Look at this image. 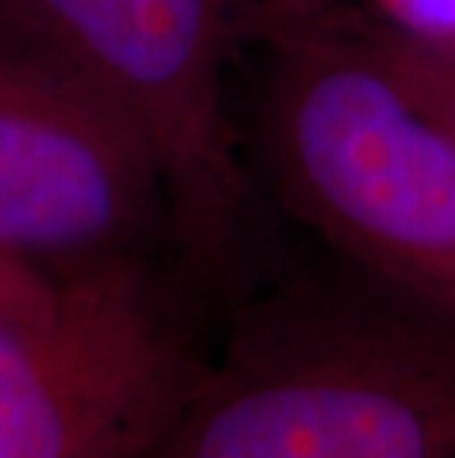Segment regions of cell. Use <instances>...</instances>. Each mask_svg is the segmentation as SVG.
I'll list each match as a JSON object with an SVG mask.
<instances>
[{
  "label": "cell",
  "instance_id": "obj_6",
  "mask_svg": "<svg viewBox=\"0 0 455 458\" xmlns=\"http://www.w3.org/2000/svg\"><path fill=\"white\" fill-rule=\"evenodd\" d=\"M364 15L382 54L420 92V98L455 131V47L429 45L405 36L379 21L370 9H364Z\"/></svg>",
  "mask_w": 455,
  "mask_h": 458
},
{
  "label": "cell",
  "instance_id": "obj_7",
  "mask_svg": "<svg viewBox=\"0 0 455 458\" xmlns=\"http://www.w3.org/2000/svg\"><path fill=\"white\" fill-rule=\"evenodd\" d=\"M370 13L387 27L429 45L455 47V0H373Z\"/></svg>",
  "mask_w": 455,
  "mask_h": 458
},
{
  "label": "cell",
  "instance_id": "obj_8",
  "mask_svg": "<svg viewBox=\"0 0 455 458\" xmlns=\"http://www.w3.org/2000/svg\"><path fill=\"white\" fill-rule=\"evenodd\" d=\"M56 269L60 267H42V263H30L24 258L0 251V308L18 305V301L45 293L56 276Z\"/></svg>",
  "mask_w": 455,
  "mask_h": 458
},
{
  "label": "cell",
  "instance_id": "obj_2",
  "mask_svg": "<svg viewBox=\"0 0 455 458\" xmlns=\"http://www.w3.org/2000/svg\"><path fill=\"white\" fill-rule=\"evenodd\" d=\"M151 458H455V310L332 255L249 301Z\"/></svg>",
  "mask_w": 455,
  "mask_h": 458
},
{
  "label": "cell",
  "instance_id": "obj_1",
  "mask_svg": "<svg viewBox=\"0 0 455 458\" xmlns=\"http://www.w3.org/2000/svg\"><path fill=\"white\" fill-rule=\"evenodd\" d=\"M255 151L334 258L455 310V131L346 0H257Z\"/></svg>",
  "mask_w": 455,
  "mask_h": 458
},
{
  "label": "cell",
  "instance_id": "obj_3",
  "mask_svg": "<svg viewBox=\"0 0 455 458\" xmlns=\"http://www.w3.org/2000/svg\"><path fill=\"white\" fill-rule=\"evenodd\" d=\"M257 0H0V27L110 101L154 151L192 287L243 296L260 190L231 110Z\"/></svg>",
  "mask_w": 455,
  "mask_h": 458
},
{
  "label": "cell",
  "instance_id": "obj_4",
  "mask_svg": "<svg viewBox=\"0 0 455 458\" xmlns=\"http://www.w3.org/2000/svg\"><path fill=\"white\" fill-rule=\"evenodd\" d=\"M205 364L145 251L60 267L0 308V458H151Z\"/></svg>",
  "mask_w": 455,
  "mask_h": 458
},
{
  "label": "cell",
  "instance_id": "obj_5",
  "mask_svg": "<svg viewBox=\"0 0 455 458\" xmlns=\"http://www.w3.org/2000/svg\"><path fill=\"white\" fill-rule=\"evenodd\" d=\"M169 228L142 133L38 47L0 27V251L74 267L145 251Z\"/></svg>",
  "mask_w": 455,
  "mask_h": 458
}]
</instances>
